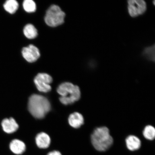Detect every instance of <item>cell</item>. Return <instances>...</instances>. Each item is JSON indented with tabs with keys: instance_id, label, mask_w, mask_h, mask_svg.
<instances>
[{
	"instance_id": "cell-1",
	"label": "cell",
	"mask_w": 155,
	"mask_h": 155,
	"mask_svg": "<svg viewBox=\"0 0 155 155\" xmlns=\"http://www.w3.org/2000/svg\"><path fill=\"white\" fill-rule=\"evenodd\" d=\"M91 141L97 150L104 152L109 149L114 143L110 130L106 126L97 127L91 135Z\"/></svg>"
},
{
	"instance_id": "cell-2",
	"label": "cell",
	"mask_w": 155,
	"mask_h": 155,
	"mask_svg": "<svg viewBox=\"0 0 155 155\" xmlns=\"http://www.w3.org/2000/svg\"><path fill=\"white\" fill-rule=\"evenodd\" d=\"M28 108L33 117L36 119H42L51 110V104L45 97L33 94L29 98Z\"/></svg>"
},
{
	"instance_id": "cell-3",
	"label": "cell",
	"mask_w": 155,
	"mask_h": 155,
	"mask_svg": "<svg viewBox=\"0 0 155 155\" xmlns=\"http://www.w3.org/2000/svg\"><path fill=\"white\" fill-rule=\"evenodd\" d=\"M57 92L61 96L59 98L60 102L65 105L74 103L81 98V91L79 86L70 82L61 83L58 87Z\"/></svg>"
},
{
	"instance_id": "cell-4",
	"label": "cell",
	"mask_w": 155,
	"mask_h": 155,
	"mask_svg": "<svg viewBox=\"0 0 155 155\" xmlns=\"http://www.w3.org/2000/svg\"><path fill=\"white\" fill-rule=\"evenodd\" d=\"M65 14L58 5H52L46 11L44 20L48 26L56 27L64 22Z\"/></svg>"
},
{
	"instance_id": "cell-5",
	"label": "cell",
	"mask_w": 155,
	"mask_h": 155,
	"mask_svg": "<svg viewBox=\"0 0 155 155\" xmlns=\"http://www.w3.org/2000/svg\"><path fill=\"white\" fill-rule=\"evenodd\" d=\"M53 78L45 73H39L35 77L34 82L38 90L44 93L49 92L51 90L50 84L53 82Z\"/></svg>"
},
{
	"instance_id": "cell-6",
	"label": "cell",
	"mask_w": 155,
	"mask_h": 155,
	"mask_svg": "<svg viewBox=\"0 0 155 155\" xmlns=\"http://www.w3.org/2000/svg\"><path fill=\"white\" fill-rule=\"evenodd\" d=\"M127 3L128 11L131 17H136L142 15L147 11V4L143 0H129Z\"/></svg>"
},
{
	"instance_id": "cell-7",
	"label": "cell",
	"mask_w": 155,
	"mask_h": 155,
	"mask_svg": "<svg viewBox=\"0 0 155 155\" xmlns=\"http://www.w3.org/2000/svg\"><path fill=\"white\" fill-rule=\"evenodd\" d=\"M22 54L24 59L30 63L35 62L40 57L39 50L36 46L32 44L23 48Z\"/></svg>"
},
{
	"instance_id": "cell-8",
	"label": "cell",
	"mask_w": 155,
	"mask_h": 155,
	"mask_svg": "<svg viewBox=\"0 0 155 155\" xmlns=\"http://www.w3.org/2000/svg\"><path fill=\"white\" fill-rule=\"evenodd\" d=\"M1 126L4 131L9 134L15 132L19 128L18 124L13 117L4 119L2 121Z\"/></svg>"
},
{
	"instance_id": "cell-9",
	"label": "cell",
	"mask_w": 155,
	"mask_h": 155,
	"mask_svg": "<svg viewBox=\"0 0 155 155\" xmlns=\"http://www.w3.org/2000/svg\"><path fill=\"white\" fill-rule=\"evenodd\" d=\"M68 121L71 127L74 129L79 128L84 124V117L82 114L77 112L71 114Z\"/></svg>"
},
{
	"instance_id": "cell-10",
	"label": "cell",
	"mask_w": 155,
	"mask_h": 155,
	"mask_svg": "<svg viewBox=\"0 0 155 155\" xmlns=\"http://www.w3.org/2000/svg\"><path fill=\"white\" fill-rule=\"evenodd\" d=\"M125 141L127 148L130 150H137L141 147V141L138 137L135 135H130L126 137Z\"/></svg>"
},
{
	"instance_id": "cell-11",
	"label": "cell",
	"mask_w": 155,
	"mask_h": 155,
	"mask_svg": "<svg viewBox=\"0 0 155 155\" xmlns=\"http://www.w3.org/2000/svg\"><path fill=\"white\" fill-rule=\"evenodd\" d=\"M9 148L13 153L21 155L26 151V146L22 141L15 139L12 141L10 143Z\"/></svg>"
},
{
	"instance_id": "cell-12",
	"label": "cell",
	"mask_w": 155,
	"mask_h": 155,
	"mask_svg": "<svg viewBox=\"0 0 155 155\" xmlns=\"http://www.w3.org/2000/svg\"><path fill=\"white\" fill-rule=\"evenodd\" d=\"M36 143L38 148L46 149L49 147L51 139L47 134L44 132L38 133L35 138Z\"/></svg>"
},
{
	"instance_id": "cell-13",
	"label": "cell",
	"mask_w": 155,
	"mask_h": 155,
	"mask_svg": "<svg viewBox=\"0 0 155 155\" xmlns=\"http://www.w3.org/2000/svg\"><path fill=\"white\" fill-rule=\"evenodd\" d=\"M24 33L25 36L30 39L35 38L38 35L37 30L33 25L31 24H27L25 26Z\"/></svg>"
},
{
	"instance_id": "cell-14",
	"label": "cell",
	"mask_w": 155,
	"mask_h": 155,
	"mask_svg": "<svg viewBox=\"0 0 155 155\" xmlns=\"http://www.w3.org/2000/svg\"><path fill=\"white\" fill-rule=\"evenodd\" d=\"M142 134L147 140H154L155 138V128L152 125H147L144 127Z\"/></svg>"
},
{
	"instance_id": "cell-15",
	"label": "cell",
	"mask_w": 155,
	"mask_h": 155,
	"mask_svg": "<svg viewBox=\"0 0 155 155\" xmlns=\"http://www.w3.org/2000/svg\"><path fill=\"white\" fill-rule=\"evenodd\" d=\"M19 4L15 0H8L4 5L5 10L11 14H14L18 9Z\"/></svg>"
},
{
	"instance_id": "cell-16",
	"label": "cell",
	"mask_w": 155,
	"mask_h": 155,
	"mask_svg": "<svg viewBox=\"0 0 155 155\" xmlns=\"http://www.w3.org/2000/svg\"><path fill=\"white\" fill-rule=\"evenodd\" d=\"M155 45L146 48L143 51V55L147 59L152 61H155Z\"/></svg>"
},
{
	"instance_id": "cell-17",
	"label": "cell",
	"mask_w": 155,
	"mask_h": 155,
	"mask_svg": "<svg viewBox=\"0 0 155 155\" xmlns=\"http://www.w3.org/2000/svg\"><path fill=\"white\" fill-rule=\"evenodd\" d=\"M23 6L25 11L27 12H34L36 11V3L32 0H25L23 2Z\"/></svg>"
},
{
	"instance_id": "cell-18",
	"label": "cell",
	"mask_w": 155,
	"mask_h": 155,
	"mask_svg": "<svg viewBox=\"0 0 155 155\" xmlns=\"http://www.w3.org/2000/svg\"><path fill=\"white\" fill-rule=\"evenodd\" d=\"M47 155H62L61 153L57 150L51 151L48 153Z\"/></svg>"
},
{
	"instance_id": "cell-19",
	"label": "cell",
	"mask_w": 155,
	"mask_h": 155,
	"mask_svg": "<svg viewBox=\"0 0 155 155\" xmlns=\"http://www.w3.org/2000/svg\"><path fill=\"white\" fill-rule=\"evenodd\" d=\"M153 4H154V5H155V1H154L153 2Z\"/></svg>"
}]
</instances>
